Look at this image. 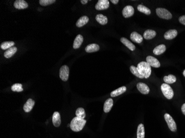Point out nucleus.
I'll list each match as a JSON object with an SVG mask.
<instances>
[{"label":"nucleus","mask_w":185,"mask_h":138,"mask_svg":"<svg viewBox=\"0 0 185 138\" xmlns=\"http://www.w3.org/2000/svg\"><path fill=\"white\" fill-rule=\"evenodd\" d=\"M86 122L87 121L84 119L80 118L78 117H76L71 121L70 124V128L73 131L78 132L83 129Z\"/></svg>","instance_id":"1"},{"label":"nucleus","mask_w":185,"mask_h":138,"mask_svg":"<svg viewBox=\"0 0 185 138\" xmlns=\"http://www.w3.org/2000/svg\"><path fill=\"white\" fill-rule=\"evenodd\" d=\"M137 68L141 75L145 78L148 79L151 74V68L149 64L145 61H142L138 64Z\"/></svg>","instance_id":"2"},{"label":"nucleus","mask_w":185,"mask_h":138,"mask_svg":"<svg viewBox=\"0 0 185 138\" xmlns=\"http://www.w3.org/2000/svg\"><path fill=\"white\" fill-rule=\"evenodd\" d=\"M161 90L163 95H164V96L166 99H171L173 98L174 95L173 90L168 84L167 83L162 84Z\"/></svg>","instance_id":"3"},{"label":"nucleus","mask_w":185,"mask_h":138,"mask_svg":"<svg viewBox=\"0 0 185 138\" xmlns=\"http://www.w3.org/2000/svg\"><path fill=\"white\" fill-rule=\"evenodd\" d=\"M156 12L157 16L162 19L171 20L173 17L172 14L165 8H157L156 9Z\"/></svg>","instance_id":"4"},{"label":"nucleus","mask_w":185,"mask_h":138,"mask_svg":"<svg viewBox=\"0 0 185 138\" xmlns=\"http://www.w3.org/2000/svg\"><path fill=\"white\" fill-rule=\"evenodd\" d=\"M164 118L170 130L173 132L176 131L177 130L176 124L173 118V117L168 113H166L164 115Z\"/></svg>","instance_id":"5"},{"label":"nucleus","mask_w":185,"mask_h":138,"mask_svg":"<svg viewBox=\"0 0 185 138\" xmlns=\"http://www.w3.org/2000/svg\"><path fill=\"white\" fill-rule=\"evenodd\" d=\"M69 69L67 65L62 66L59 70V77L63 81H67L69 78Z\"/></svg>","instance_id":"6"},{"label":"nucleus","mask_w":185,"mask_h":138,"mask_svg":"<svg viewBox=\"0 0 185 138\" xmlns=\"http://www.w3.org/2000/svg\"><path fill=\"white\" fill-rule=\"evenodd\" d=\"M109 1L108 0H99L95 5V9L98 11L104 10L109 8Z\"/></svg>","instance_id":"7"},{"label":"nucleus","mask_w":185,"mask_h":138,"mask_svg":"<svg viewBox=\"0 0 185 138\" xmlns=\"http://www.w3.org/2000/svg\"><path fill=\"white\" fill-rule=\"evenodd\" d=\"M146 62L149 64L151 66H153L155 68H158L160 67V63L159 60L153 57L152 56H148L146 58Z\"/></svg>","instance_id":"8"},{"label":"nucleus","mask_w":185,"mask_h":138,"mask_svg":"<svg viewBox=\"0 0 185 138\" xmlns=\"http://www.w3.org/2000/svg\"><path fill=\"white\" fill-rule=\"evenodd\" d=\"M122 13L125 18H129L134 14V9L131 6H126L123 9Z\"/></svg>","instance_id":"9"},{"label":"nucleus","mask_w":185,"mask_h":138,"mask_svg":"<svg viewBox=\"0 0 185 138\" xmlns=\"http://www.w3.org/2000/svg\"><path fill=\"white\" fill-rule=\"evenodd\" d=\"M28 6V4L24 0H16L14 2V7L18 9H26Z\"/></svg>","instance_id":"10"},{"label":"nucleus","mask_w":185,"mask_h":138,"mask_svg":"<svg viewBox=\"0 0 185 138\" xmlns=\"http://www.w3.org/2000/svg\"><path fill=\"white\" fill-rule=\"evenodd\" d=\"M137 88L138 90L144 95H147L150 92L149 87L144 83H138L137 84Z\"/></svg>","instance_id":"11"},{"label":"nucleus","mask_w":185,"mask_h":138,"mask_svg":"<svg viewBox=\"0 0 185 138\" xmlns=\"http://www.w3.org/2000/svg\"><path fill=\"white\" fill-rule=\"evenodd\" d=\"M130 39L133 41L137 43H141L143 40V37L138 33L134 32L130 34Z\"/></svg>","instance_id":"12"},{"label":"nucleus","mask_w":185,"mask_h":138,"mask_svg":"<svg viewBox=\"0 0 185 138\" xmlns=\"http://www.w3.org/2000/svg\"><path fill=\"white\" fill-rule=\"evenodd\" d=\"M83 40H84L83 37L81 34H78V36H76V38L74 40L73 48L75 49H77L81 47V44L83 42Z\"/></svg>","instance_id":"13"},{"label":"nucleus","mask_w":185,"mask_h":138,"mask_svg":"<svg viewBox=\"0 0 185 138\" xmlns=\"http://www.w3.org/2000/svg\"><path fill=\"white\" fill-rule=\"evenodd\" d=\"M53 124L56 127H58L60 126L61 124V118H60V114L58 112H55L52 117Z\"/></svg>","instance_id":"14"},{"label":"nucleus","mask_w":185,"mask_h":138,"mask_svg":"<svg viewBox=\"0 0 185 138\" xmlns=\"http://www.w3.org/2000/svg\"><path fill=\"white\" fill-rule=\"evenodd\" d=\"M35 102L32 99H28L27 101L24 104L23 106V110L25 112L28 113L32 110L33 106H35Z\"/></svg>","instance_id":"15"},{"label":"nucleus","mask_w":185,"mask_h":138,"mask_svg":"<svg viewBox=\"0 0 185 138\" xmlns=\"http://www.w3.org/2000/svg\"><path fill=\"white\" fill-rule=\"evenodd\" d=\"M177 31L176 29H171L166 32L164 34L165 39L167 40H172L177 36Z\"/></svg>","instance_id":"16"},{"label":"nucleus","mask_w":185,"mask_h":138,"mask_svg":"<svg viewBox=\"0 0 185 138\" xmlns=\"http://www.w3.org/2000/svg\"><path fill=\"white\" fill-rule=\"evenodd\" d=\"M99 49V45L97 44H90L86 47L85 50L87 53H94L98 51Z\"/></svg>","instance_id":"17"},{"label":"nucleus","mask_w":185,"mask_h":138,"mask_svg":"<svg viewBox=\"0 0 185 138\" xmlns=\"http://www.w3.org/2000/svg\"><path fill=\"white\" fill-rule=\"evenodd\" d=\"M156 36V32L155 31L151 30V29H148L144 32L143 37L145 38V39L149 40L153 39L154 37H155Z\"/></svg>","instance_id":"18"},{"label":"nucleus","mask_w":185,"mask_h":138,"mask_svg":"<svg viewBox=\"0 0 185 138\" xmlns=\"http://www.w3.org/2000/svg\"><path fill=\"white\" fill-rule=\"evenodd\" d=\"M89 22V18L87 16L81 17V18L76 22V26L77 27L81 28L83 27Z\"/></svg>","instance_id":"19"},{"label":"nucleus","mask_w":185,"mask_h":138,"mask_svg":"<svg viewBox=\"0 0 185 138\" xmlns=\"http://www.w3.org/2000/svg\"><path fill=\"white\" fill-rule=\"evenodd\" d=\"M121 42L123 44H124L125 46L131 51H134L135 49V46L131 42H130L129 40L125 38H121L120 39Z\"/></svg>","instance_id":"20"},{"label":"nucleus","mask_w":185,"mask_h":138,"mask_svg":"<svg viewBox=\"0 0 185 138\" xmlns=\"http://www.w3.org/2000/svg\"><path fill=\"white\" fill-rule=\"evenodd\" d=\"M166 49V47L164 44H161L159 45V46H157L156 47H155L153 53H154L155 55H159L163 54Z\"/></svg>","instance_id":"21"},{"label":"nucleus","mask_w":185,"mask_h":138,"mask_svg":"<svg viewBox=\"0 0 185 138\" xmlns=\"http://www.w3.org/2000/svg\"><path fill=\"white\" fill-rule=\"evenodd\" d=\"M113 101L112 99H108L104 104V111L105 113H108L113 107Z\"/></svg>","instance_id":"22"},{"label":"nucleus","mask_w":185,"mask_h":138,"mask_svg":"<svg viewBox=\"0 0 185 138\" xmlns=\"http://www.w3.org/2000/svg\"><path fill=\"white\" fill-rule=\"evenodd\" d=\"M126 91V87L125 86H123V87H120L117 90L113 91V92H112L110 93V96L112 97H117V96H118L119 95L124 93Z\"/></svg>","instance_id":"23"},{"label":"nucleus","mask_w":185,"mask_h":138,"mask_svg":"<svg viewBox=\"0 0 185 138\" xmlns=\"http://www.w3.org/2000/svg\"><path fill=\"white\" fill-rule=\"evenodd\" d=\"M17 50V49L15 47H10V49H7L6 51L4 53V56L6 58H10L12 56L15 55Z\"/></svg>","instance_id":"24"},{"label":"nucleus","mask_w":185,"mask_h":138,"mask_svg":"<svg viewBox=\"0 0 185 138\" xmlns=\"http://www.w3.org/2000/svg\"><path fill=\"white\" fill-rule=\"evenodd\" d=\"M145 128L142 124H140L137 127V138H145Z\"/></svg>","instance_id":"25"},{"label":"nucleus","mask_w":185,"mask_h":138,"mask_svg":"<svg viewBox=\"0 0 185 138\" xmlns=\"http://www.w3.org/2000/svg\"><path fill=\"white\" fill-rule=\"evenodd\" d=\"M95 19L97 22L101 25H105L108 23V18L101 14L97 15Z\"/></svg>","instance_id":"26"},{"label":"nucleus","mask_w":185,"mask_h":138,"mask_svg":"<svg viewBox=\"0 0 185 138\" xmlns=\"http://www.w3.org/2000/svg\"><path fill=\"white\" fill-rule=\"evenodd\" d=\"M164 81L167 84H172L176 81V77L174 75H169L164 77Z\"/></svg>","instance_id":"27"},{"label":"nucleus","mask_w":185,"mask_h":138,"mask_svg":"<svg viewBox=\"0 0 185 138\" xmlns=\"http://www.w3.org/2000/svg\"><path fill=\"white\" fill-rule=\"evenodd\" d=\"M137 9L139 11L142 12L146 15H149L151 14L150 9L149 8H148L147 7L144 6L142 4H140L137 6Z\"/></svg>","instance_id":"28"},{"label":"nucleus","mask_w":185,"mask_h":138,"mask_svg":"<svg viewBox=\"0 0 185 138\" xmlns=\"http://www.w3.org/2000/svg\"><path fill=\"white\" fill-rule=\"evenodd\" d=\"M130 70L131 72L133 74V75H135V76H137V77L140 78V79H144V77L141 75V74L139 72V71L138 70L137 68L134 66H131L130 67Z\"/></svg>","instance_id":"29"},{"label":"nucleus","mask_w":185,"mask_h":138,"mask_svg":"<svg viewBox=\"0 0 185 138\" xmlns=\"http://www.w3.org/2000/svg\"><path fill=\"white\" fill-rule=\"evenodd\" d=\"M15 45L13 42H4L1 44V48L3 50H7L10 47H12Z\"/></svg>","instance_id":"30"},{"label":"nucleus","mask_w":185,"mask_h":138,"mask_svg":"<svg viewBox=\"0 0 185 138\" xmlns=\"http://www.w3.org/2000/svg\"><path fill=\"white\" fill-rule=\"evenodd\" d=\"M76 117L81 119H84L85 116H86L84 110L81 107L78 108L76 110Z\"/></svg>","instance_id":"31"},{"label":"nucleus","mask_w":185,"mask_h":138,"mask_svg":"<svg viewBox=\"0 0 185 138\" xmlns=\"http://www.w3.org/2000/svg\"><path fill=\"white\" fill-rule=\"evenodd\" d=\"M11 90L13 92H22L23 91V89L22 88V85L21 83H15L11 87Z\"/></svg>","instance_id":"32"},{"label":"nucleus","mask_w":185,"mask_h":138,"mask_svg":"<svg viewBox=\"0 0 185 138\" xmlns=\"http://www.w3.org/2000/svg\"><path fill=\"white\" fill-rule=\"evenodd\" d=\"M40 4L42 6H47L50 4H54L56 1L55 0H40Z\"/></svg>","instance_id":"33"},{"label":"nucleus","mask_w":185,"mask_h":138,"mask_svg":"<svg viewBox=\"0 0 185 138\" xmlns=\"http://www.w3.org/2000/svg\"><path fill=\"white\" fill-rule=\"evenodd\" d=\"M178 20H179V22L181 23V24L185 25V15L181 16L179 18Z\"/></svg>","instance_id":"34"},{"label":"nucleus","mask_w":185,"mask_h":138,"mask_svg":"<svg viewBox=\"0 0 185 138\" xmlns=\"http://www.w3.org/2000/svg\"><path fill=\"white\" fill-rule=\"evenodd\" d=\"M181 110H182V112L183 114L185 115V103H184V104L182 106Z\"/></svg>","instance_id":"35"},{"label":"nucleus","mask_w":185,"mask_h":138,"mask_svg":"<svg viewBox=\"0 0 185 138\" xmlns=\"http://www.w3.org/2000/svg\"><path fill=\"white\" fill-rule=\"evenodd\" d=\"M110 2H112L113 4H117L119 2V0H111Z\"/></svg>","instance_id":"36"},{"label":"nucleus","mask_w":185,"mask_h":138,"mask_svg":"<svg viewBox=\"0 0 185 138\" xmlns=\"http://www.w3.org/2000/svg\"><path fill=\"white\" fill-rule=\"evenodd\" d=\"M81 2L82 4H85L88 3V0H81Z\"/></svg>","instance_id":"37"},{"label":"nucleus","mask_w":185,"mask_h":138,"mask_svg":"<svg viewBox=\"0 0 185 138\" xmlns=\"http://www.w3.org/2000/svg\"><path fill=\"white\" fill-rule=\"evenodd\" d=\"M183 75H184V76L185 77V70L184 71V72H183Z\"/></svg>","instance_id":"38"}]
</instances>
